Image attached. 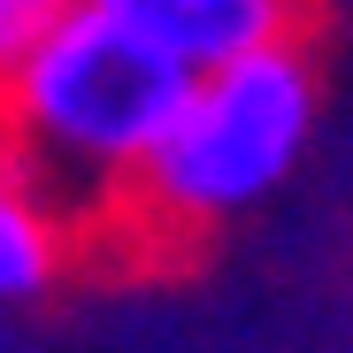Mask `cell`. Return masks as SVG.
Returning a JSON list of instances; mask_svg holds the SVG:
<instances>
[{
	"mask_svg": "<svg viewBox=\"0 0 353 353\" xmlns=\"http://www.w3.org/2000/svg\"><path fill=\"white\" fill-rule=\"evenodd\" d=\"M100 8L139 23L192 77H208V70L246 62V54H261V46H292L307 31L315 0H100Z\"/></svg>",
	"mask_w": 353,
	"mask_h": 353,
	"instance_id": "obj_3",
	"label": "cell"
},
{
	"mask_svg": "<svg viewBox=\"0 0 353 353\" xmlns=\"http://www.w3.org/2000/svg\"><path fill=\"white\" fill-rule=\"evenodd\" d=\"M77 261H85V223L16 154H0V307H39Z\"/></svg>",
	"mask_w": 353,
	"mask_h": 353,
	"instance_id": "obj_4",
	"label": "cell"
},
{
	"mask_svg": "<svg viewBox=\"0 0 353 353\" xmlns=\"http://www.w3.org/2000/svg\"><path fill=\"white\" fill-rule=\"evenodd\" d=\"M70 8H77V0H0V85L54 39V23H62Z\"/></svg>",
	"mask_w": 353,
	"mask_h": 353,
	"instance_id": "obj_5",
	"label": "cell"
},
{
	"mask_svg": "<svg viewBox=\"0 0 353 353\" xmlns=\"http://www.w3.org/2000/svg\"><path fill=\"white\" fill-rule=\"evenodd\" d=\"M315 115H323V77H315L307 39L261 46L246 62L192 77L185 108L154 139L139 185H131L123 215L100 230V246L123 239V246L176 254L192 239H215V230L246 223L307 161Z\"/></svg>",
	"mask_w": 353,
	"mask_h": 353,
	"instance_id": "obj_2",
	"label": "cell"
},
{
	"mask_svg": "<svg viewBox=\"0 0 353 353\" xmlns=\"http://www.w3.org/2000/svg\"><path fill=\"white\" fill-rule=\"evenodd\" d=\"M192 70L100 0L54 23V39L0 85V154H16L62 200L85 239L123 215L154 139L185 108Z\"/></svg>",
	"mask_w": 353,
	"mask_h": 353,
	"instance_id": "obj_1",
	"label": "cell"
}]
</instances>
